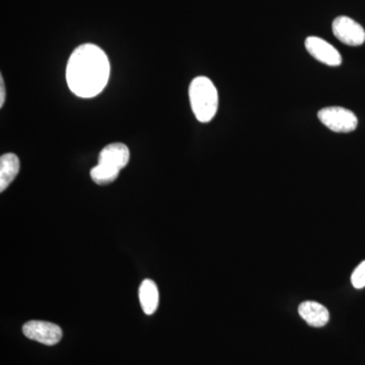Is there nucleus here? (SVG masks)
<instances>
[{
    "instance_id": "1",
    "label": "nucleus",
    "mask_w": 365,
    "mask_h": 365,
    "mask_svg": "<svg viewBox=\"0 0 365 365\" xmlns=\"http://www.w3.org/2000/svg\"><path fill=\"white\" fill-rule=\"evenodd\" d=\"M110 71L109 59L100 47L81 45L72 52L67 63V85L79 98H93L104 91Z\"/></svg>"
},
{
    "instance_id": "2",
    "label": "nucleus",
    "mask_w": 365,
    "mask_h": 365,
    "mask_svg": "<svg viewBox=\"0 0 365 365\" xmlns=\"http://www.w3.org/2000/svg\"><path fill=\"white\" fill-rule=\"evenodd\" d=\"M190 103L196 119L208 123L215 118L218 109V93L212 81L206 76L192 81L189 88Z\"/></svg>"
},
{
    "instance_id": "3",
    "label": "nucleus",
    "mask_w": 365,
    "mask_h": 365,
    "mask_svg": "<svg viewBox=\"0 0 365 365\" xmlns=\"http://www.w3.org/2000/svg\"><path fill=\"white\" fill-rule=\"evenodd\" d=\"M318 118L327 128L337 133H349L359 125L356 115L342 107H327L319 110Z\"/></svg>"
},
{
    "instance_id": "4",
    "label": "nucleus",
    "mask_w": 365,
    "mask_h": 365,
    "mask_svg": "<svg viewBox=\"0 0 365 365\" xmlns=\"http://www.w3.org/2000/svg\"><path fill=\"white\" fill-rule=\"evenodd\" d=\"M23 333L29 339L41 344L56 345L62 339V330L56 324L44 321H30L23 327Z\"/></svg>"
},
{
    "instance_id": "5",
    "label": "nucleus",
    "mask_w": 365,
    "mask_h": 365,
    "mask_svg": "<svg viewBox=\"0 0 365 365\" xmlns=\"http://www.w3.org/2000/svg\"><path fill=\"white\" fill-rule=\"evenodd\" d=\"M334 36L343 44L356 47L365 42V31L359 23L348 16H338L333 21Z\"/></svg>"
},
{
    "instance_id": "6",
    "label": "nucleus",
    "mask_w": 365,
    "mask_h": 365,
    "mask_svg": "<svg viewBox=\"0 0 365 365\" xmlns=\"http://www.w3.org/2000/svg\"><path fill=\"white\" fill-rule=\"evenodd\" d=\"M307 52L318 60L319 62L328 66H339L342 63V56L334 46L319 37L307 38L304 42Z\"/></svg>"
},
{
    "instance_id": "7",
    "label": "nucleus",
    "mask_w": 365,
    "mask_h": 365,
    "mask_svg": "<svg viewBox=\"0 0 365 365\" xmlns=\"http://www.w3.org/2000/svg\"><path fill=\"white\" fill-rule=\"evenodd\" d=\"M130 151L123 143L108 144L98 155V163L121 170L128 165Z\"/></svg>"
},
{
    "instance_id": "8",
    "label": "nucleus",
    "mask_w": 365,
    "mask_h": 365,
    "mask_svg": "<svg viewBox=\"0 0 365 365\" xmlns=\"http://www.w3.org/2000/svg\"><path fill=\"white\" fill-rule=\"evenodd\" d=\"M300 317L309 326L321 328L328 324L330 314L323 304L316 302H304L299 307Z\"/></svg>"
},
{
    "instance_id": "9",
    "label": "nucleus",
    "mask_w": 365,
    "mask_h": 365,
    "mask_svg": "<svg viewBox=\"0 0 365 365\" xmlns=\"http://www.w3.org/2000/svg\"><path fill=\"white\" fill-rule=\"evenodd\" d=\"M20 172V160L14 153H6L0 158V191L14 182Z\"/></svg>"
},
{
    "instance_id": "10",
    "label": "nucleus",
    "mask_w": 365,
    "mask_h": 365,
    "mask_svg": "<svg viewBox=\"0 0 365 365\" xmlns=\"http://www.w3.org/2000/svg\"><path fill=\"white\" fill-rule=\"evenodd\" d=\"M139 299L144 313L151 316L155 313L160 302L157 284L153 280L145 279L139 288Z\"/></svg>"
},
{
    "instance_id": "11",
    "label": "nucleus",
    "mask_w": 365,
    "mask_h": 365,
    "mask_svg": "<svg viewBox=\"0 0 365 365\" xmlns=\"http://www.w3.org/2000/svg\"><path fill=\"white\" fill-rule=\"evenodd\" d=\"M119 174V170L114 169V168L109 167V165H102V163H98L91 170V180L96 184L101 185V186L114 182Z\"/></svg>"
},
{
    "instance_id": "12",
    "label": "nucleus",
    "mask_w": 365,
    "mask_h": 365,
    "mask_svg": "<svg viewBox=\"0 0 365 365\" xmlns=\"http://www.w3.org/2000/svg\"><path fill=\"white\" fill-rule=\"evenodd\" d=\"M351 282L357 289L365 287V261L362 262L352 273Z\"/></svg>"
},
{
    "instance_id": "13",
    "label": "nucleus",
    "mask_w": 365,
    "mask_h": 365,
    "mask_svg": "<svg viewBox=\"0 0 365 365\" xmlns=\"http://www.w3.org/2000/svg\"><path fill=\"white\" fill-rule=\"evenodd\" d=\"M4 102H6V86H4V78L0 76V108L4 107Z\"/></svg>"
}]
</instances>
